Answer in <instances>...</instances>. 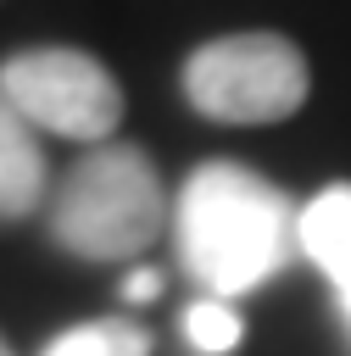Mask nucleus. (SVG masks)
<instances>
[{"label":"nucleus","instance_id":"8","mask_svg":"<svg viewBox=\"0 0 351 356\" xmlns=\"http://www.w3.org/2000/svg\"><path fill=\"white\" fill-rule=\"evenodd\" d=\"M240 334H245L240 312H234L228 300H217V295H201V300L184 312V339H189L201 356H228V350L240 345Z\"/></svg>","mask_w":351,"mask_h":356},{"label":"nucleus","instance_id":"5","mask_svg":"<svg viewBox=\"0 0 351 356\" xmlns=\"http://www.w3.org/2000/svg\"><path fill=\"white\" fill-rule=\"evenodd\" d=\"M301 256L351 300V184H329L301 206Z\"/></svg>","mask_w":351,"mask_h":356},{"label":"nucleus","instance_id":"3","mask_svg":"<svg viewBox=\"0 0 351 356\" xmlns=\"http://www.w3.org/2000/svg\"><path fill=\"white\" fill-rule=\"evenodd\" d=\"M306 89V56L284 33H223L184 61V95L212 122H284Z\"/></svg>","mask_w":351,"mask_h":356},{"label":"nucleus","instance_id":"2","mask_svg":"<svg viewBox=\"0 0 351 356\" xmlns=\"http://www.w3.org/2000/svg\"><path fill=\"white\" fill-rule=\"evenodd\" d=\"M167 195L139 145H95L61 184L50 228L84 261H128L162 239Z\"/></svg>","mask_w":351,"mask_h":356},{"label":"nucleus","instance_id":"10","mask_svg":"<svg viewBox=\"0 0 351 356\" xmlns=\"http://www.w3.org/2000/svg\"><path fill=\"white\" fill-rule=\"evenodd\" d=\"M340 312H345V323H351V300H340Z\"/></svg>","mask_w":351,"mask_h":356},{"label":"nucleus","instance_id":"1","mask_svg":"<svg viewBox=\"0 0 351 356\" xmlns=\"http://www.w3.org/2000/svg\"><path fill=\"white\" fill-rule=\"evenodd\" d=\"M173 228L184 273L217 300L267 284L301 250V211L290 195L240 161H201L178 195Z\"/></svg>","mask_w":351,"mask_h":356},{"label":"nucleus","instance_id":"6","mask_svg":"<svg viewBox=\"0 0 351 356\" xmlns=\"http://www.w3.org/2000/svg\"><path fill=\"white\" fill-rule=\"evenodd\" d=\"M45 195V156L33 122L0 95V217H28Z\"/></svg>","mask_w":351,"mask_h":356},{"label":"nucleus","instance_id":"7","mask_svg":"<svg viewBox=\"0 0 351 356\" xmlns=\"http://www.w3.org/2000/svg\"><path fill=\"white\" fill-rule=\"evenodd\" d=\"M45 356H150V334L128 317H100V323H78L56 334Z\"/></svg>","mask_w":351,"mask_h":356},{"label":"nucleus","instance_id":"9","mask_svg":"<svg viewBox=\"0 0 351 356\" xmlns=\"http://www.w3.org/2000/svg\"><path fill=\"white\" fill-rule=\"evenodd\" d=\"M156 295H162V273H156V267H134V273L123 278V300L139 306V300H156Z\"/></svg>","mask_w":351,"mask_h":356},{"label":"nucleus","instance_id":"11","mask_svg":"<svg viewBox=\"0 0 351 356\" xmlns=\"http://www.w3.org/2000/svg\"><path fill=\"white\" fill-rule=\"evenodd\" d=\"M0 356H11V350H6V339H0Z\"/></svg>","mask_w":351,"mask_h":356},{"label":"nucleus","instance_id":"4","mask_svg":"<svg viewBox=\"0 0 351 356\" xmlns=\"http://www.w3.org/2000/svg\"><path fill=\"white\" fill-rule=\"evenodd\" d=\"M0 95L33 122L61 139H106L123 122L117 78L84 50H22L0 67Z\"/></svg>","mask_w":351,"mask_h":356}]
</instances>
